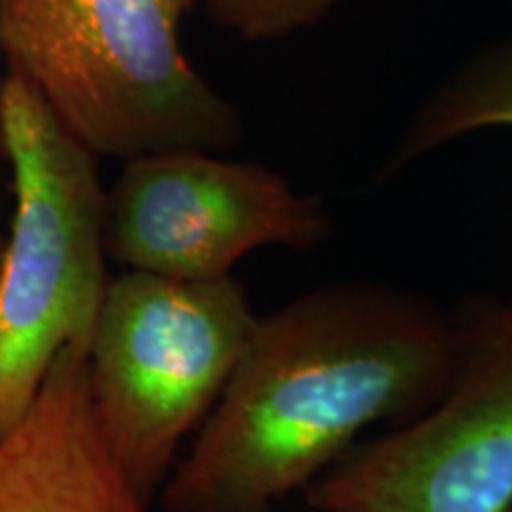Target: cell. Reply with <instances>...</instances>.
Instances as JSON below:
<instances>
[{
  "instance_id": "1",
  "label": "cell",
  "mask_w": 512,
  "mask_h": 512,
  "mask_svg": "<svg viewBox=\"0 0 512 512\" xmlns=\"http://www.w3.org/2000/svg\"><path fill=\"white\" fill-rule=\"evenodd\" d=\"M456 313L403 287H313L259 316L238 366L162 491L164 512H273L368 427L406 425L444 394Z\"/></svg>"
},
{
  "instance_id": "2",
  "label": "cell",
  "mask_w": 512,
  "mask_h": 512,
  "mask_svg": "<svg viewBox=\"0 0 512 512\" xmlns=\"http://www.w3.org/2000/svg\"><path fill=\"white\" fill-rule=\"evenodd\" d=\"M197 0H0V53L98 157L226 152L240 112L188 62Z\"/></svg>"
},
{
  "instance_id": "3",
  "label": "cell",
  "mask_w": 512,
  "mask_h": 512,
  "mask_svg": "<svg viewBox=\"0 0 512 512\" xmlns=\"http://www.w3.org/2000/svg\"><path fill=\"white\" fill-rule=\"evenodd\" d=\"M0 155L10 164L15 195L0 249L3 432L64 349L88 354L112 278L100 157L12 69L0 81Z\"/></svg>"
},
{
  "instance_id": "4",
  "label": "cell",
  "mask_w": 512,
  "mask_h": 512,
  "mask_svg": "<svg viewBox=\"0 0 512 512\" xmlns=\"http://www.w3.org/2000/svg\"><path fill=\"white\" fill-rule=\"evenodd\" d=\"M256 320L233 275L188 283L124 271L110 280L86 354L88 389L107 444L147 503L219 401Z\"/></svg>"
},
{
  "instance_id": "5",
  "label": "cell",
  "mask_w": 512,
  "mask_h": 512,
  "mask_svg": "<svg viewBox=\"0 0 512 512\" xmlns=\"http://www.w3.org/2000/svg\"><path fill=\"white\" fill-rule=\"evenodd\" d=\"M460 351L418 418L361 439L306 486L318 512H512V304L456 313Z\"/></svg>"
},
{
  "instance_id": "6",
  "label": "cell",
  "mask_w": 512,
  "mask_h": 512,
  "mask_svg": "<svg viewBox=\"0 0 512 512\" xmlns=\"http://www.w3.org/2000/svg\"><path fill=\"white\" fill-rule=\"evenodd\" d=\"M332 219L259 162L207 150H164L126 159L107 192V254L124 271L207 283L233 275L264 247L323 245Z\"/></svg>"
},
{
  "instance_id": "7",
  "label": "cell",
  "mask_w": 512,
  "mask_h": 512,
  "mask_svg": "<svg viewBox=\"0 0 512 512\" xmlns=\"http://www.w3.org/2000/svg\"><path fill=\"white\" fill-rule=\"evenodd\" d=\"M0 512H152L100 430L83 351L64 349L0 432Z\"/></svg>"
},
{
  "instance_id": "8",
  "label": "cell",
  "mask_w": 512,
  "mask_h": 512,
  "mask_svg": "<svg viewBox=\"0 0 512 512\" xmlns=\"http://www.w3.org/2000/svg\"><path fill=\"white\" fill-rule=\"evenodd\" d=\"M489 128H512V36L463 57L420 102L389 152L392 176L430 152Z\"/></svg>"
},
{
  "instance_id": "9",
  "label": "cell",
  "mask_w": 512,
  "mask_h": 512,
  "mask_svg": "<svg viewBox=\"0 0 512 512\" xmlns=\"http://www.w3.org/2000/svg\"><path fill=\"white\" fill-rule=\"evenodd\" d=\"M221 27L245 41H278L323 22L344 0H204Z\"/></svg>"
},
{
  "instance_id": "10",
  "label": "cell",
  "mask_w": 512,
  "mask_h": 512,
  "mask_svg": "<svg viewBox=\"0 0 512 512\" xmlns=\"http://www.w3.org/2000/svg\"><path fill=\"white\" fill-rule=\"evenodd\" d=\"M0 249H3V238H0Z\"/></svg>"
}]
</instances>
